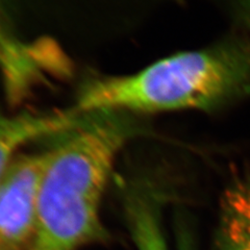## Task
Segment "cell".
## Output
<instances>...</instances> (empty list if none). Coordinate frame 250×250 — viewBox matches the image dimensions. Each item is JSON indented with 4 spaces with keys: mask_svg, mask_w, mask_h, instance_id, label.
<instances>
[{
    "mask_svg": "<svg viewBox=\"0 0 250 250\" xmlns=\"http://www.w3.org/2000/svg\"><path fill=\"white\" fill-rule=\"evenodd\" d=\"M250 95V38L230 37L205 49L179 52L139 71L93 75L74 107L136 116L183 109L212 112Z\"/></svg>",
    "mask_w": 250,
    "mask_h": 250,
    "instance_id": "2",
    "label": "cell"
},
{
    "mask_svg": "<svg viewBox=\"0 0 250 250\" xmlns=\"http://www.w3.org/2000/svg\"><path fill=\"white\" fill-rule=\"evenodd\" d=\"M3 0H0V72L5 78L7 88L19 89L39 75L37 50L14 35L7 25Z\"/></svg>",
    "mask_w": 250,
    "mask_h": 250,
    "instance_id": "6",
    "label": "cell"
},
{
    "mask_svg": "<svg viewBox=\"0 0 250 250\" xmlns=\"http://www.w3.org/2000/svg\"><path fill=\"white\" fill-rule=\"evenodd\" d=\"M142 134L139 116L100 111L84 113L76 126L52 138L28 250H80L106 237L100 208L109 175L123 148Z\"/></svg>",
    "mask_w": 250,
    "mask_h": 250,
    "instance_id": "1",
    "label": "cell"
},
{
    "mask_svg": "<svg viewBox=\"0 0 250 250\" xmlns=\"http://www.w3.org/2000/svg\"><path fill=\"white\" fill-rule=\"evenodd\" d=\"M210 250H250V183L225 191Z\"/></svg>",
    "mask_w": 250,
    "mask_h": 250,
    "instance_id": "5",
    "label": "cell"
},
{
    "mask_svg": "<svg viewBox=\"0 0 250 250\" xmlns=\"http://www.w3.org/2000/svg\"><path fill=\"white\" fill-rule=\"evenodd\" d=\"M232 9L237 20L250 31V0H232Z\"/></svg>",
    "mask_w": 250,
    "mask_h": 250,
    "instance_id": "8",
    "label": "cell"
},
{
    "mask_svg": "<svg viewBox=\"0 0 250 250\" xmlns=\"http://www.w3.org/2000/svg\"><path fill=\"white\" fill-rule=\"evenodd\" d=\"M150 205H138L128 212V223L138 250H168L159 218Z\"/></svg>",
    "mask_w": 250,
    "mask_h": 250,
    "instance_id": "7",
    "label": "cell"
},
{
    "mask_svg": "<svg viewBox=\"0 0 250 250\" xmlns=\"http://www.w3.org/2000/svg\"><path fill=\"white\" fill-rule=\"evenodd\" d=\"M47 150L20 153L0 179V250H28L35 239Z\"/></svg>",
    "mask_w": 250,
    "mask_h": 250,
    "instance_id": "3",
    "label": "cell"
},
{
    "mask_svg": "<svg viewBox=\"0 0 250 250\" xmlns=\"http://www.w3.org/2000/svg\"><path fill=\"white\" fill-rule=\"evenodd\" d=\"M83 116L84 113L74 106L44 112H0V179L25 146L36 141L51 139L76 126Z\"/></svg>",
    "mask_w": 250,
    "mask_h": 250,
    "instance_id": "4",
    "label": "cell"
}]
</instances>
